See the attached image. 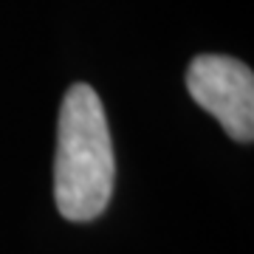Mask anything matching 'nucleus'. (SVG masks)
<instances>
[{
  "label": "nucleus",
  "instance_id": "nucleus-1",
  "mask_svg": "<svg viewBox=\"0 0 254 254\" xmlns=\"http://www.w3.org/2000/svg\"><path fill=\"white\" fill-rule=\"evenodd\" d=\"M116 161L108 116L91 85L76 82L60 105L54 200L68 220H93L113 195Z\"/></svg>",
  "mask_w": 254,
  "mask_h": 254
},
{
  "label": "nucleus",
  "instance_id": "nucleus-2",
  "mask_svg": "<svg viewBox=\"0 0 254 254\" xmlns=\"http://www.w3.org/2000/svg\"><path fill=\"white\" fill-rule=\"evenodd\" d=\"M190 96L218 119L235 141L254 136V76L240 60L220 54L195 57L187 71Z\"/></svg>",
  "mask_w": 254,
  "mask_h": 254
}]
</instances>
